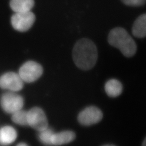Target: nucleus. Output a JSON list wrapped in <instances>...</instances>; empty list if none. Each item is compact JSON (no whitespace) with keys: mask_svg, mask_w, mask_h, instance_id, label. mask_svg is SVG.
<instances>
[{"mask_svg":"<svg viewBox=\"0 0 146 146\" xmlns=\"http://www.w3.org/2000/svg\"><path fill=\"white\" fill-rule=\"evenodd\" d=\"M125 5L131 7H139L145 4L146 0H121Z\"/></svg>","mask_w":146,"mask_h":146,"instance_id":"16","label":"nucleus"},{"mask_svg":"<svg viewBox=\"0 0 146 146\" xmlns=\"http://www.w3.org/2000/svg\"><path fill=\"white\" fill-rule=\"evenodd\" d=\"M23 86V80L20 75L16 73H5L0 78V88H1L17 92L21 90Z\"/></svg>","mask_w":146,"mask_h":146,"instance_id":"8","label":"nucleus"},{"mask_svg":"<svg viewBox=\"0 0 146 146\" xmlns=\"http://www.w3.org/2000/svg\"><path fill=\"white\" fill-rule=\"evenodd\" d=\"M17 137V132L11 126L6 125L0 129V145L7 146L13 143Z\"/></svg>","mask_w":146,"mask_h":146,"instance_id":"10","label":"nucleus"},{"mask_svg":"<svg viewBox=\"0 0 146 146\" xmlns=\"http://www.w3.org/2000/svg\"><path fill=\"white\" fill-rule=\"evenodd\" d=\"M35 21V15L31 11L15 13L11 18V23L14 29L20 32L29 30Z\"/></svg>","mask_w":146,"mask_h":146,"instance_id":"3","label":"nucleus"},{"mask_svg":"<svg viewBox=\"0 0 146 146\" xmlns=\"http://www.w3.org/2000/svg\"><path fill=\"white\" fill-rule=\"evenodd\" d=\"M104 146H115L114 145H104Z\"/></svg>","mask_w":146,"mask_h":146,"instance_id":"19","label":"nucleus"},{"mask_svg":"<svg viewBox=\"0 0 146 146\" xmlns=\"http://www.w3.org/2000/svg\"><path fill=\"white\" fill-rule=\"evenodd\" d=\"M35 4L34 0H11L10 7L15 13L31 11Z\"/></svg>","mask_w":146,"mask_h":146,"instance_id":"11","label":"nucleus"},{"mask_svg":"<svg viewBox=\"0 0 146 146\" xmlns=\"http://www.w3.org/2000/svg\"><path fill=\"white\" fill-rule=\"evenodd\" d=\"M108 41L111 46L119 49L125 57H132L136 52L135 42L122 28L117 27L110 31L108 36Z\"/></svg>","mask_w":146,"mask_h":146,"instance_id":"2","label":"nucleus"},{"mask_svg":"<svg viewBox=\"0 0 146 146\" xmlns=\"http://www.w3.org/2000/svg\"><path fill=\"white\" fill-rule=\"evenodd\" d=\"M142 146H146V137L145 139V140H143V141Z\"/></svg>","mask_w":146,"mask_h":146,"instance_id":"18","label":"nucleus"},{"mask_svg":"<svg viewBox=\"0 0 146 146\" xmlns=\"http://www.w3.org/2000/svg\"><path fill=\"white\" fill-rule=\"evenodd\" d=\"M75 139V134L72 131H66L54 133L52 136V145L60 146L69 143Z\"/></svg>","mask_w":146,"mask_h":146,"instance_id":"9","label":"nucleus"},{"mask_svg":"<svg viewBox=\"0 0 146 146\" xmlns=\"http://www.w3.org/2000/svg\"><path fill=\"white\" fill-rule=\"evenodd\" d=\"M53 134L54 133L52 130L47 128V129L40 131L38 138L42 143L44 144L45 145L50 146L52 145L51 139Z\"/></svg>","mask_w":146,"mask_h":146,"instance_id":"15","label":"nucleus"},{"mask_svg":"<svg viewBox=\"0 0 146 146\" xmlns=\"http://www.w3.org/2000/svg\"><path fill=\"white\" fill-rule=\"evenodd\" d=\"M107 94L111 98H116L121 95L123 90V87L119 81L116 79L108 80L104 86Z\"/></svg>","mask_w":146,"mask_h":146,"instance_id":"13","label":"nucleus"},{"mask_svg":"<svg viewBox=\"0 0 146 146\" xmlns=\"http://www.w3.org/2000/svg\"><path fill=\"white\" fill-rule=\"evenodd\" d=\"M43 73L42 66L35 61L25 63L19 70V75L26 82H33L39 78Z\"/></svg>","mask_w":146,"mask_h":146,"instance_id":"4","label":"nucleus"},{"mask_svg":"<svg viewBox=\"0 0 146 146\" xmlns=\"http://www.w3.org/2000/svg\"><path fill=\"white\" fill-rule=\"evenodd\" d=\"M0 104L5 112L13 114L22 109L24 102L20 95L14 93H6L1 96Z\"/></svg>","mask_w":146,"mask_h":146,"instance_id":"5","label":"nucleus"},{"mask_svg":"<svg viewBox=\"0 0 146 146\" xmlns=\"http://www.w3.org/2000/svg\"><path fill=\"white\" fill-rule=\"evenodd\" d=\"M103 118V114L99 108L90 106L82 110L78 115V119L82 125H93L99 123Z\"/></svg>","mask_w":146,"mask_h":146,"instance_id":"7","label":"nucleus"},{"mask_svg":"<svg viewBox=\"0 0 146 146\" xmlns=\"http://www.w3.org/2000/svg\"><path fill=\"white\" fill-rule=\"evenodd\" d=\"M28 125L37 131H43L48 128V120L43 110L34 107L28 112Z\"/></svg>","mask_w":146,"mask_h":146,"instance_id":"6","label":"nucleus"},{"mask_svg":"<svg viewBox=\"0 0 146 146\" xmlns=\"http://www.w3.org/2000/svg\"><path fill=\"white\" fill-rule=\"evenodd\" d=\"M16 146H28L27 145L26 143H23V142H21V143H19Z\"/></svg>","mask_w":146,"mask_h":146,"instance_id":"17","label":"nucleus"},{"mask_svg":"<svg viewBox=\"0 0 146 146\" xmlns=\"http://www.w3.org/2000/svg\"><path fill=\"white\" fill-rule=\"evenodd\" d=\"M132 33L137 38L146 37V14L139 16L132 27Z\"/></svg>","mask_w":146,"mask_h":146,"instance_id":"12","label":"nucleus"},{"mask_svg":"<svg viewBox=\"0 0 146 146\" xmlns=\"http://www.w3.org/2000/svg\"><path fill=\"white\" fill-rule=\"evenodd\" d=\"M28 112L25 110H20L13 114L12 120L16 124L21 125H28L27 120Z\"/></svg>","mask_w":146,"mask_h":146,"instance_id":"14","label":"nucleus"},{"mask_svg":"<svg viewBox=\"0 0 146 146\" xmlns=\"http://www.w3.org/2000/svg\"><path fill=\"white\" fill-rule=\"evenodd\" d=\"M98 50L94 42L82 38L76 42L73 50L74 62L78 68L88 70L93 68L98 60Z\"/></svg>","mask_w":146,"mask_h":146,"instance_id":"1","label":"nucleus"}]
</instances>
